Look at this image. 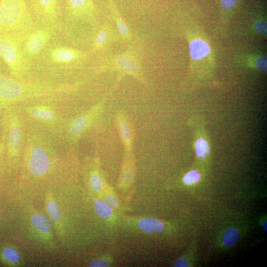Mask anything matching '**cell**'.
<instances>
[{
  "label": "cell",
  "mask_w": 267,
  "mask_h": 267,
  "mask_svg": "<svg viewBox=\"0 0 267 267\" xmlns=\"http://www.w3.org/2000/svg\"><path fill=\"white\" fill-rule=\"evenodd\" d=\"M255 65L258 69L265 71L267 69V58L265 56L258 57L255 61Z\"/></svg>",
  "instance_id": "25"
},
{
  "label": "cell",
  "mask_w": 267,
  "mask_h": 267,
  "mask_svg": "<svg viewBox=\"0 0 267 267\" xmlns=\"http://www.w3.org/2000/svg\"><path fill=\"white\" fill-rule=\"evenodd\" d=\"M45 203L46 211L50 219L56 224L60 225L61 222L60 210L57 203L49 193L47 194Z\"/></svg>",
  "instance_id": "20"
},
{
  "label": "cell",
  "mask_w": 267,
  "mask_h": 267,
  "mask_svg": "<svg viewBox=\"0 0 267 267\" xmlns=\"http://www.w3.org/2000/svg\"><path fill=\"white\" fill-rule=\"evenodd\" d=\"M95 0H63L60 36L76 46L90 42L98 28Z\"/></svg>",
  "instance_id": "3"
},
{
  "label": "cell",
  "mask_w": 267,
  "mask_h": 267,
  "mask_svg": "<svg viewBox=\"0 0 267 267\" xmlns=\"http://www.w3.org/2000/svg\"><path fill=\"white\" fill-rule=\"evenodd\" d=\"M60 35L59 30L55 28L37 25L25 37L22 43V51L31 66L46 46Z\"/></svg>",
  "instance_id": "11"
},
{
  "label": "cell",
  "mask_w": 267,
  "mask_h": 267,
  "mask_svg": "<svg viewBox=\"0 0 267 267\" xmlns=\"http://www.w3.org/2000/svg\"><path fill=\"white\" fill-rule=\"evenodd\" d=\"M64 99L41 100L17 105L26 127L59 138L63 124L68 118L63 114Z\"/></svg>",
  "instance_id": "4"
},
{
  "label": "cell",
  "mask_w": 267,
  "mask_h": 267,
  "mask_svg": "<svg viewBox=\"0 0 267 267\" xmlns=\"http://www.w3.org/2000/svg\"><path fill=\"white\" fill-rule=\"evenodd\" d=\"M121 41L118 31L109 22H106L99 27L93 36L88 50L91 56L107 49L112 44Z\"/></svg>",
  "instance_id": "12"
},
{
  "label": "cell",
  "mask_w": 267,
  "mask_h": 267,
  "mask_svg": "<svg viewBox=\"0 0 267 267\" xmlns=\"http://www.w3.org/2000/svg\"><path fill=\"white\" fill-rule=\"evenodd\" d=\"M263 226L264 229L266 231H267V221H266L264 222Z\"/></svg>",
  "instance_id": "31"
},
{
  "label": "cell",
  "mask_w": 267,
  "mask_h": 267,
  "mask_svg": "<svg viewBox=\"0 0 267 267\" xmlns=\"http://www.w3.org/2000/svg\"><path fill=\"white\" fill-rule=\"evenodd\" d=\"M139 228L148 233L161 232L163 230L164 226L160 220L152 218L142 219L138 222Z\"/></svg>",
  "instance_id": "19"
},
{
  "label": "cell",
  "mask_w": 267,
  "mask_h": 267,
  "mask_svg": "<svg viewBox=\"0 0 267 267\" xmlns=\"http://www.w3.org/2000/svg\"><path fill=\"white\" fill-rule=\"evenodd\" d=\"M36 26L26 0H0V34L26 36Z\"/></svg>",
  "instance_id": "6"
},
{
  "label": "cell",
  "mask_w": 267,
  "mask_h": 267,
  "mask_svg": "<svg viewBox=\"0 0 267 267\" xmlns=\"http://www.w3.org/2000/svg\"><path fill=\"white\" fill-rule=\"evenodd\" d=\"M1 257L7 264L12 266L22 265L23 259L19 251L14 247L4 248L1 251Z\"/></svg>",
  "instance_id": "17"
},
{
  "label": "cell",
  "mask_w": 267,
  "mask_h": 267,
  "mask_svg": "<svg viewBox=\"0 0 267 267\" xmlns=\"http://www.w3.org/2000/svg\"><path fill=\"white\" fill-rule=\"evenodd\" d=\"M32 228L36 234L44 240L52 241V234L50 222L43 214L36 212L31 216Z\"/></svg>",
  "instance_id": "14"
},
{
  "label": "cell",
  "mask_w": 267,
  "mask_h": 267,
  "mask_svg": "<svg viewBox=\"0 0 267 267\" xmlns=\"http://www.w3.org/2000/svg\"><path fill=\"white\" fill-rule=\"evenodd\" d=\"M210 50L209 45L202 39H194L190 43V54L194 60H199L203 59L210 53Z\"/></svg>",
  "instance_id": "16"
},
{
  "label": "cell",
  "mask_w": 267,
  "mask_h": 267,
  "mask_svg": "<svg viewBox=\"0 0 267 267\" xmlns=\"http://www.w3.org/2000/svg\"><path fill=\"white\" fill-rule=\"evenodd\" d=\"M142 52L136 44L129 46L124 52L101 59L92 68L93 73L98 75L107 71H115L118 77L115 83L118 85L126 75L131 76L140 84L147 85L142 69Z\"/></svg>",
  "instance_id": "5"
},
{
  "label": "cell",
  "mask_w": 267,
  "mask_h": 267,
  "mask_svg": "<svg viewBox=\"0 0 267 267\" xmlns=\"http://www.w3.org/2000/svg\"><path fill=\"white\" fill-rule=\"evenodd\" d=\"M113 91L111 89L102 99L88 110L68 118L63 124L59 138L65 141L70 146L76 144L97 121L104 110L108 96Z\"/></svg>",
  "instance_id": "9"
},
{
  "label": "cell",
  "mask_w": 267,
  "mask_h": 267,
  "mask_svg": "<svg viewBox=\"0 0 267 267\" xmlns=\"http://www.w3.org/2000/svg\"><path fill=\"white\" fill-rule=\"evenodd\" d=\"M83 82L55 85L30 80L22 81L0 73V112L23 103L52 99H63L74 93Z\"/></svg>",
  "instance_id": "2"
},
{
  "label": "cell",
  "mask_w": 267,
  "mask_h": 267,
  "mask_svg": "<svg viewBox=\"0 0 267 267\" xmlns=\"http://www.w3.org/2000/svg\"><path fill=\"white\" fill-rule=\"evenodd\" d=\"M239 237L238 230L234 227L228 229L222 237V242L226 246H231L237 241Z\"/></svg>",
  "instance_id": "23"
},
{
  "label": "cell",
  "mask_w": 267,
  "mask_h": 267,
  "mask_svg": "<svg viewBox=\"0 0 267 267\" xmlns=\"http://www.w3.org/2000/svg\"><path fill=\"white\" fill-rule=\"evenodd\" d=\"M108 265L107 262L102 259H96L90 262L89 264V267H106Z\"/></svg>",
  "instance_id": "28"
},
{
  "label": "cell",
  "mask_w": 267,
  "mask_h": 267,
  "mask_svg": "<svg viewBox=\"0 0 267 267\" xmlns=\"http://www.w3.org/2000/svg\"><path fill=\"white\" fill-rule=\"evenodd\" d=\"M194 147L197 157L204 159L210 153V142L206 135L197 134L195 137Z\"/></svg>",
  "instance_id": "18"
},
{
  "label": "cell",
  "mask_w": 267,
  "mask_h": 267,
  "mask_svg": "<svg viewBox=\"0 0 267 267\" xmlns=\"http://www.w3.org/2000/svg\"><path fill=\"white\" fill-rule=\"evenodd\" d=\"M26 36L0 34V56L6 64L11 77L22 81L31 80V65L22 51Z\"/></svg>",
  "instance_id": "7"
},
{
  "label": "cell",
  "mask_w": 267,
  "mask_h": 267,
  "mask_svg": "<svg viewBox=\"0 0 267 267\" xmlns=\"http://www.w3.org/2000/svg\"><path fill=\"white\" fill-rule=\"evenodd\" d=\"M89 183L91 188L95 192H98L102 188L103 180L97 169H93L89 172Z\"/></svg>",
  "instance_id": "22"
},
{
  "label": "cell",
  "mask_w": 267,
  "mask_h": 267,
  "mask_svg": "<svg viewBox=\"0 0 267 267\" xmlns=\"http://www.w3.org/2000/svg\"><path fill=\"white\" fill-rule=\"evenodd\" d=\"M90 57L88 50L68 43L60 35L32 63L31 80L55 85L72 83L70 77L84 68Z\"/></svg>",
  "instance_id": "1"
},
{
  "label": "cell",
  "mask_w": 267,
  "mask_h": 267,
  "mask_svg": "<svg viewBox=\"0 0 267 267\" xmlns=\"http://www.w3.org/2000/svg\"><path fill=\"white\" fill-rule=\"evenodd\" d=\"M111 17L115 23L121 41L130 43L133 40V35L127 22L121 15L114 0H108Z\"/></svg>",
  "instance_id": "15"
},
{
  "label": "cell",
  "mask_w": 267,
  "mask_h": 267,
  "mask_svg": "<svg viewBox=\"0 0 267 267\" xmlns=\"http://www.w3.org/2000/svg\"><path fill=\"white\" fill-rule=\"evenodd\" d=\"M237 0H221V5L225 9L231 8L236 3Z\"/></svg>",
  "instance_id": "29"
},
{
  "label": "cell",
  "mask_w": 267,
  "mask_h": 267,
  "mask_svg": "<svg viewBox=\"0 0 267 267\" xmlns=\"http://www.w3.org/2000/svg\"><path fill=\"white\" fill-rule=\"evenodd\" d=\"M116 126L126 151H133L135 138L134 125L129 116L123 111H118L115 115Z\"/></svg>",
  "instance_id": "13"
},
{
  "label": "cell",
  "mask_w": 267,
  "mask_h": 267,
  "mask_svg": "<svg viewBox=\"0 0 267 267\" xmlns=\"http://www.w3.org/2000/svg\"><path fill=\"white\" fill-rule=\"evenodd\" d=\"M63 0H26L36 25L55 28L60 32Z\"/></svg>",
  "instance_id": "10"
},
{
  "label": "cell",
  "mask_w": 267,
  "mask_h": 267,
  "mask_svg": "<svg viewBox=\"0 0 267 267\" xmlns=\"http://www.w3.org/2000/svg\"><path fill=\"white\" fill-rule=\"evenodd\" d=\"M175 267H188V263L185 258L181 257L178 259L174 264Z\"/></svg>",
  "instance_id": "30"
},
{
  "label": "cell",
  "mask_w": 267,
  "mask_h": 267,
  "mask_svg": "<svg viewBox=\"0 0 267 267\" xmlns=\"http://www.w3.org/2000/svg\"><path fill=\"white\" fill-rule=\"evenodd\" d=\"M94 208L97 215L103 219L111 217L113 213L112 208L108 205L98 200L94 201Z\"/></svg>",
  "instance_id": "21"
},
{
  "label": "cell",
  "mask_w": 267,
  "mask_h": 267,
  "mask_svg": "<svg viewBox=\"0 0 267 267\" xmlns=\"http://www.w3.org/2000/svg\"><path fill=\"white\" fill-rule=\"evenodd\" d=\"M255 27L259 33L263 35L267 34V23L266 22L263 21H258L255 24Z\"/></svg>",
  "instance_id": "27"
},
{
  "label": "cell",
  "mask_w": 267,
  "mask_h": 267,
  "mask_svg": "<svg viewBox=\"0 0 267 267\" xmlns=\"http://www.w3.org/2000/svg\"><path fill=\"white\" fill-rule=\"evenodd\" d=\"M201 174L196 170L188 172L183 177V181L186 184H191L200 180Z\"/></svg>",
  "instance_id": "24"
},
{
  "label": "cell",
  "mask_w": 267,
  "mask_h": 267,
  "mask_svg": "<svg viewBox=\"0 0 267 267\" xmlns=\"http://www.w3.org/2000/svg\"><path fill=\"white\" fill-rule=\"evenodd\" d=\"M104 202L111 206L116 207L118 206V202L116 199L110 195H105L103 196Z\"/></svg>",
  "instance_id": "26"
},
{
  "label": "cell",
  "mask_w": 267,
  "mask_h": 267,
  "mask_svg": "<svg viewBox=\"0 0 267 267\" xmlns=\"http://www.w3.org/2000/svg\"><path fill=\"white\" fill-rule=\"evenodd\" d=\"M7 124L5 150L8 159L12 165L19 162L24 150L27 127L18 105L10 106L3 110Z\"/></svg>",
  "instance_id": "8"
}]
</instances>
